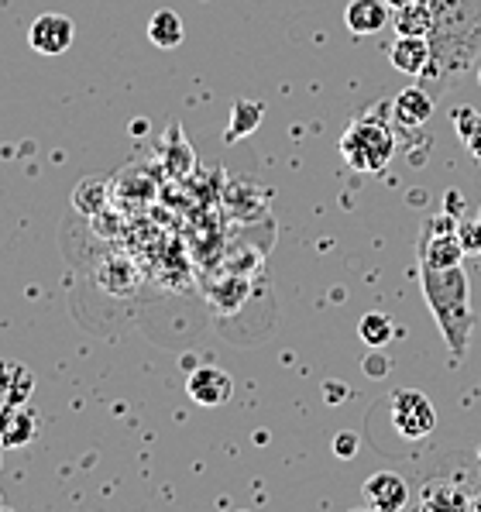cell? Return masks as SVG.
Masks as SVG:
<instances>
[{
    "mask_svg": "<svg viewBox=\"0 0 481 512\" xmlns=\"http://www.w3.org/2000/svg\"><path fill=\"white\" fill-rule=\"evenodd\" d=\"M457 214L451 210H440L423 220L420 227V241H416V258H420L423 269H454V265L464 262V244L461 234H457Z\"/></svg>",
    "mask_w": 481,
    "mask_h": 512,
    "instance_id": "3957f363",
    "label": "cell"
},
{
    "mask_svg": "<svg viewBox=\"0 0 481 512\" xmlns=\"http://www.w3.org/2000/svg\"><path fill=\"white\" fill-rule=\"evenodd\" d=\"M361 495H365V506L375 512H399L409 506V485L396 471H375Z\"/></svg>",
    "mask_w": 481,
    "mask_h": 512,
    "instance_id": "8992f818",
    "label": "cell"
},
{
    "mask_svg": "<svg viewBox=\"0 0 481 512\" xmlns=\"http://www.w3.org/2000/svg\"><path fill=\"white\" fill-rule=\"evenodd\" d=\"M420 286L427 299L433 320L447 341L454 361L468 354L471 334H475V306H471V282L461 265L454 269H423L420 265Z\"/></svg>",
    "mask_w": 481,
    "mask_h": 512,
    "instance_id": "6da1fadb",
    "label": "cell"
},
{
    "mask_svg": "<svg viewBox=\"0 0 481 512\" xmlns=\"http://www.w3.org/2000/svg\"><path fill=\"white\" fill-rule=\"evenodd\" d=\"M38 437V409L31 403L0 406V447H28Z\"/></svg>",
    "mask_w": 481,
    "mask_h": 512,
    "instance_id": "52a82bcc",
    "label": "cell"
},
{
    "mask_svg": "<svg viewBox=\"0 0 481 512\" xmlns=\"http://www.w3.org/2000/svg\"><path fill=\"white\" fill-rule=\"evenodd\" d=\"M73 203H76V210L80 214H100L104 210V203H107V183L104 179H83L80 186H76V193H73Z\"/></svg>",
    "mask_w": 481,
    "mask_h": 512,
    "instance_id": "2e32d148",
    "label": "cell"
},
{
    "mask_svg": "<svg viewBox=\"0 0 481 512\" xmlns=\"http://www.w3.org/2000/svg\"><path fill=\"white\" fill-rule=\"evenodd\" d=\"M334 447H337V458H354V451H358V437L354 433H341V437L334 440Z\"/></svg>",
    "mask_w": 481,
    "mask_h": 512,
    "instance_id": "d6986e66",
    "label": "cell"
},
{
    "mask_svg": "<svg viewBox=\"0 0 481 512\" xmlns=\"http://www.w3.org/2000/svg\"><path fill=\"white\" fill-rule=\"evenodd\" d=\"M430 59H433V52H430L427 35H399L396 45L389 49V62L406 76H423Z\"/></svg>",
    "mask_w": 481,
    "mask_h": 512,
    "instance_id": "30bf717a",
    "label": "cell"
},
{
    "mask_svg": "<svg viewBox=\"0 0 481 512\" xmlns=\"http://www.w3.org/2000/svg\"><path fill=\"white\" fill-rule=\"evenodd\" d=\"M392 427L402 440H427L437 430V409L420 389H396L389 396Z\"/></svg>",
    "mask_w": 481,
    "mask_h": 512,
    "instance_id": "277c9868",
    "label": "cell"
},
{
    "mask_svg": "<svg viewBox=\"0 0 481 512\" xmlns=\"http://www.w3.org/2000/svg\"><path fill=\"white\" fill-rule=\"evenodd\" d=\"M392 21V7L385 0H351L344 7V25L351 35H378Z\"/></svg>",
    "mask_w": 481,
    "mask_h": 512,
    "instance_id": "9c48e42d",
    "label": "cell"
},
{
    "mask_svg": "<svg viewBox=\"0 0 481 512\" xmlns=\"http://www.w3.org/2000/svg\"><path fill=\"white\" fill-rule=\"evenodd\" d=\"M457 234H461V244L468 255H481V210L457 220Z\"/></svg>",
    "mask_w": 481,
    "mask_h": 512,
    "instance_id": "ac0fdd59",
    "label": "cell"
},
{
    "mask_svg": "<svg viewBox=\"0 0 481 512\" xmlns=\"http://www.w3.org/2000/svg\"><path fill=\"white\" fill-rule=\"evenodd\" d=\"M183 18H179L172 7H162V11L152 14V21H148V38H152V45H159V49H176V45H183Z\"/></svg>",
    "mask_w": 481,
    "mask_h": 512,
    "instance_id": "4fadbf2b",
    "label": "cell"
},
{
    "mask_svg": "<svg viewBox=\"0 0 481 512\" xmlns=\"http://www.w3.org/2000/svg\"><path fill=\"white\" fill-rule=\"evenodd\" d=\"M385 4L392 7V11H399V7H406V4H413V0H385Z\"/></svg>",
    "mask_w": 481,
    "mask_h": 512,
    "instance_id": "ffe728a7",
    "label": "cell"
},
{
    "mask_svg": "<svg viewBox=\"0 0 481 512\" xmlns=\"http://www.w3.org/2000/svg\"><path fill=\"white\" fill-rule=\"evenodd\" d=\"M186 392L196 406H207V409H217L224 403H231L234 396V378L224 372V368H214V365H203V368H193L186 378Z\"/></svg>",
    "mask_w": 481,
    "mask_h": 512,
    "instance_id": "5b68a950",
    "label": "cell"
},
{
    "mask_svg": "<svg viewBox=\"0 0 481 512\" xmlns=\"http://www.w3.org/2000/svg\"><path fill=\"white\" fill-rule=\"evenodd\" d=\"M0 464H4V458H0Z\"/></svg>",
    "mask_w": 481,
    "mask_h": 512,
    "instance_id": "603a6c76",
    "label": "cell"
},
{
    "mask_svg": "<svg viewBox=\"0 0 481 512\" xmlns=\"http://www.w3.org/2000/svg\"><path fill=\"white\" fill-rule=\"evenodd\" d=\"M478 83H481V73H478Z\"/></svg>",
    "mask_w": 481,
    "mask_h": 512,
    "instance_id": "7402d4cb",
    "label": "cell"
},
{
    "mask_svg": "<svg viewBox=\"0 0 481 512\" xmlns=\"http://www.w3.org/2000/svg\"><path fill=\"white\" fill-rule=\"evenodd\" d=\"M454 128L457 135H461L464 148H468L471 155L481 162V114L475 107H457L454 110Z\"/></svg>",
    "mask_w": 481,
    "mask_h": 512,
    "instance_id": "9a60e30c",
    "label": "cell"
},
{
    "mask_svg": "<svg viewBox=\"0 0 481 512\" xmlns=\"http://www.w3.org/2000/svg\"><path fill=\"white\" fill-rule=\"evenodd\" d=\"M31 392H35V372L21 361L0 358V406L31 403Z\"/></svg>",
    "mask_w": 481,
    "mask_h": 512,
    "instance_id": "7c38bea8",
    "label": "cell"
},
{
    "mask_svg": "<svg viewBox=\"0 0 481 512\" xmlns=\"http://www.w3.org/2000/svg\"><path fill=\"white\" fill-rule=\"evenodd\" d=\"M358 334L368 348H385V344L392 341V320L385 317V313H365V317H361Z\"/></svg>",
    "mask_w": 481,
    "mask_h": 512,
    "instance_id": "e0dca14e",
    "label": "cell"
},
{
    "mask_svg": "<svg viewBox=\"0 0 481 512\" xmlns=\"http://www.w3.org/2000/svg\"><path fill=\"white\" fill-rule=\"evenodd\" d=\"M28 42L38 55H62L73 45V21L66 14H42L28 31Z\"/></svg>",
    "mask_w": 481,
    "mask_h": 512,
    "instance_id": "ba28073f",
    "label": "cell"
},
{
    "mask_svg": "<svg viewBox=\"0 0 481 512\" xmlns=\"http://www.w3.org/2000/svg\"><path fill=\"white\" fill-rule=\"evenodd\" d=\"M392 25L399 35H427L433 28V11L427 7V0H413V4L392 11Z\"/></svg>",
    "mask_w": 481,
    "mask_h": 512,
    "instance_id": "5bb4252c",
    "label": "cell"
},
{
    "mask_svg": "<svg viewBox=\"0 0 481 512\" xmlns=\"http://www.w3.org/2000/svg\"><path fill=\"white\" fill-rule=\"evenodd\" d=\"M392 117H396L399 128H423V124L433 117V100L427 90H420V86H409V90H402L396 100H392Z\"/></svg>",
    "mask_w": 481,
    "mask_h": 512,
    "instance_id": "8fae6325",
    "label": "cell"
},
{
    "mask_svg": "<svg viewBox=\"0 0 481 512\" xmlns=\"http://www.w3.org/2000/svg\"><path fill=\"white\" fill-rule=\"evenodd\" d=\"M341 155L354 172H382L396 155V135L378 114L358 117L341 135Z\"/></svg>",
    "mask_w": 481,
    "mask_h": 512,
    "instance_id": "7a4b0ae2",
    "label": "cell"
},
{
    "mask_svg": "<svg viewBox=\"0 0 481 512\" xmlns=\"http://www.w3.org/2000/svg\"><path fill=\"white\" fill-rule=\"evenodd\" d=\"M0 506H4V495H0Z\"/></svg>",
    "mask_w": 481,
    "mask_h": 512,
    "instance_id": "44dd1931",
    "label": "cell"
}]
</instances>
